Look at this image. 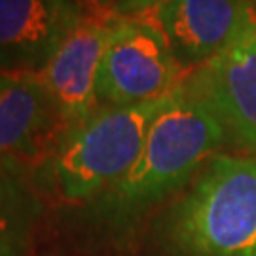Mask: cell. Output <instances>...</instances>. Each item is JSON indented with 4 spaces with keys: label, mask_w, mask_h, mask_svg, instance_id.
Segmentation results:
<instances>
[{
    "label": "cell",
    "mask_w": 256,
    "mask_h": 256,
    "mask_svg": "<svg viewBox=\"0 0 256 256\" xmlns=\"http://www.w3.org/2000/svg\"><path fill=\"white\" fill-rule=\"evenodd\" d=\"M224 140L216 116L182 80L152 122L137 164L108 190L110 203L135 209L160 202L180 188Z\"/></svg>",
    "instance_id": "7a4b0ae2"
},
{
    "label": "cell",
    "mask_w": 256,
    "mask_h": 256,
    "mask_svg": "<svg viewBox=\"0 0 256 256\" xmlns=\"http://www.w3.org/2000/svg\"><path fill=\"white\" fill-rule=\"evenodd\" d=\"M184 84L216 116L226 140L256 156V16L236 40Z\"/></svg>",
    "instance_id": "5b68a950"
},
{
    "label": "cell",
    "mask_w": 256,
    "mask_h": 256,
    "mask_svg": "<svg viewBox=\"0 0 256 256\" xmlns=\"http://www.w3.org/2000/svg\"><path fill=\"white\" fill-rule=\"evenodd\" d=\"M169 93L131 106H99L84 124L68 131L52 156V174L59 196L66 202H84L116 186L137 164L150 126Z\"/></svg>",
    "instance_id": "3957f363"
},
{
    "label": "cell",
    "mask_w": 256,
    "mask_h": 256,
    "mask_svg": "<svg viewBox=\"0 0 256 256\" xmlns=\"http://www.w3.org/2000/svg\"><path fill=\"white\" fill-rule=\"evenodd\" d=\"M154 25L182 68H198L254 19L250 0H164L138 16Z\"/></svg>",
    "instance_id": "52a82bcc"
},
{
    "label": "cell",
    "mask_w": 256,
    "mask_h": 256,
    "mask_svg": "<svg viewBox=\"0 0 256 256\" xmlns=\"http://www.w3.org/2000/svg\"><path fill=\"white\" fill-rule=\"evenodd\" d=\"M34 205L23 186L0 169V256H23L27 250Z\"/></svg>",
    "instance_id": "30bf717a"
},
{
    "label": "cell",
    "mask_w": 256,
    "mask_h": 256,
    "mask_svg": "<svg viewBox=\"0 0 256 256\" xmlns=\"http://www.w3.org/2000/svg\"><path fill=\"white\" fill-rule=\"evenodd\" d=\"M64 137L66 128L40 76L0 72V169L38 164Z\"/></svg>",
    "instance_id": "8992f818"
},
{
    "label": "cell",
    "mask_w": 256,
    "mask_h": 256,
    "mask_svg": "<svg viewBox=\"0 0 256 256\" xmlns=\"http://www.w3.org/2000/svg\"><path fill=\"white\" fill-rule=\"evenodd\" d=\"M95 12L108 18H138L158 4V0H93Z\"/></svg>",
    "instance_id": "8fae6325"
},
{
    "label": "cell",
    "mask_w": 256,
    "mask_h": 256,
    "mask_svg": "<svg viewBox=\"0 0 256 256\" xmlns=\"http://www.w3.org/2000/svg\"><path fill=\"white\" fill-rule=\"evenodd\" d=\"M84 16L74 0H0V72L40 74Z\"/></svg>",
    "instance_id": "9c48e42d"
},
{
    "label": "cell",
    "mask_w": 256,
    "mask_h": 256,
    "mask_svg": "<svg viewBox=\"0 0 256 256\" xmlns=\"http://www.w3.org/2000/svg\"><path fill=\"white\" fill-rule=\"evenodd\" d=\"M250 6H252V10H254V16H256V0H250Z\"/></svg>",
    "instance_id": "7c38bea8"
},
{
    "label": "cell",
    "mask_w": 256,
    "mask_h": 256,
    "mask_svg": "<svg viewBox=\"0 0 256 256\" xmlns=\"http://www.w3.org/2000/svg\"><path fill=\"white\" fill-rule=\"evenodd\" d=\"M182 80V64L154 25L142 18H108L97 72L99 106L154 101Z\"/></svg>",
    "instance_id": "277c9868"
},
{
    "label": "cell",
    "mask_w": 256,
    "mask_h": 256,
    "mask_svg": "<svg viewBox=\"0 0 256 256\" xmlns=\"http://www.w3.org/2000/svg\"><path fill=\"white\" fill-rule=\"evenodd\" d=\"M167 239L180 256H256V156L210 158L171 210Z\"/></svg>",
    "instance_id": "6da1fadb"
},
{
    "label": "cell",
    "mask_w": 256,
    "mask_h": 256,
    "mask_svg": "<svg viewBox=\"0 0 256 256\" xmlns=\"http://www.w3.org/2000/svg\"><path fill=\"white\" fill-rule=\"evenodd\" d=\"M160 2H164V0H158V4H160ZM158 4H156V6H158Z\"/></svg>",
    "instance_id": "4fadbf2b"
},
{
    "label": "cell",
    "mask_w": 256,
    "mask_h": 256,
    "mask_svg": "<svg viewBox=\"0 0 256 256\" xmlns=\"http://www.w3.org/2000/svg\"><path fill=\"white\" fill-rule=\"evenodd\" d=\"M108 16L86 14L38 74L63 120L66 133L99 108L97 72Z\"/></svg>",
    "instance_id": "ba28073f"
}]
</instances>
